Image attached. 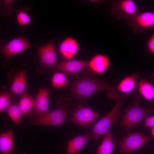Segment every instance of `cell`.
<instances>
[{
    "label": "cell",
    "mask_w": 154,
    "mask_h": 154,
    "mask_svg": "<svg viewBox=\"0 0 154 154\" xmlns=\"http://www.w3.org/2000/svg\"><path fill=\"white\" fill-rule=\"evenodd\" d=\"M143 120V123L145 127L150 128L154 127V116H148L146 117Z\"/></svg>",
    "instance_id": "484cf974"
},
{
    "label": "cell",
    "mask_w": 154,
    "mask_h": 154,
    "mask_svg": "<svg viewBox=\"0 0 154 154\" xmlns=\"http://www.w3.org/2000/svg\"><path fill=\"white\" fill-rule=\"evenodd\" d=\"M110 64V59L108 56L102 54H97L88 61V69L91 73L101 75L108 70Z\"/></svg>",
    "instance_id": "8fae6325"
},
{
    "label": "cell",
    "mask_w": 154,
    "mask_h": 154,
    "mask_svg": "<svg viewBox=\"0 0 154 154\" xmlns=\"http://www.w3.org/2000/svg\"><path fill=\"white\" fill-rule=\"evenodd\" d=\"M139 74L138 72L122 79L116 87L118 92L127 96L133 95L137 86Z\"/></svg>",
    "instance_id": "4fadbf2b"
},
{
    "label": "cell",
    "mask_w": 154,
    "mask_h": 154,
    "mask_svg": "<svg viewBox=\"0 0 154 154\" xmlns=\"http://www.w3.org/2000/svg\"><path fill=\"white\" fill-rule=\"evenodd\" d=\"M17 19L18 23L21 25L25 26L30 22L31 19L27 12L20 11L17 14Z\"/></svg>",
    "instance_id": "d4e9b609"
},
{
    "label": "cell",
    "mask_w": 154,
    "mask_h": 154,
    "mask_svg": "<svg viewBox=\"0 0 154 154\" xmlns=\"http://www.w3.org/2000/svg\"><path fill=\"white\" fill-rule=\"evenodd\" d=\"M20 96L19 104L25 115L29 113L34 107L35 99L25 92Z\"/></svg>",
    "instance_id": "44dd1931"
},
{
    "label": "cell",
    "mask_w": 154,
    "mask_h": 154,
    "mask_svg": "<svg viewBox=\"0 0 154 154\" xmlns=\"http://www.w3.org/2000/svg\"><path fill=\"white\" fill-rule=\"evenodd\" d=\"M120 7L122 11L125 13L132 15L137 11V7L134 1L132 0H124L121 2Z\"/></svg>",
    "instance_id": "cb8c5ba5"
},
{
    "label": "cell",
    "mask_w": 154,
    "mask_h": 154,
    "mask_svg": "<svg viewBox=\"0 0 154 154\" xmlns=\"http://www.w3.org/2000/svg\"><path fill=\"white\" fill-rule=\"evenodd\" d=\"M71 90L75 98L82 103L86 102L91 96L101 91H106L108 98L113 100H117L120 94L115 86L95 77L89 71L84 72L80 78L73 83Z\"/></svg>",
    "instance_id": "6da1fadb"
},
{
    "label": "cell",
    "mask_w": 154,
    "mask_h": 154,
    "mask_svg": "<svg viewBox=\"0 0 154 154\" xmlns=\"http://www.w3.org/2000/svg\"><path fill=\"white\" fill-rule=\"evenodd\" d=\"M127 96L120 94L116 104L111 110L91 127L93 140L97 141L102 136L110 132L112 124L119 116L121 108Z\"/></svg>",
    "instance_id": "277c9868"
},
{
    "label": "cell",
    "mask_w": 154,
    "mask_h": 154,
    "mask_svg": "<svg viewBox=\"0 0 154 154\" xmlns=\"http://www.w3.org/2000/svg\"><path fill=\"white\" fill-rule=\"evenodd\" d=\"M137 86L139 95L146 100L150 101L154 98V87L152 84L146 79L140 80Z\"/></svg>",
    "instance_id": "e0dca14e"
},
{
    "label": "cell",
    "mask_w": 154,
    "mask_h": 154,
    "mask_svg": "<svg viewBox=\"0 0 154 154\" xmlns=\"http://www.w3.org/2000/svg\"><path fill=\"white\" fill-rule=\"evenodd\" d=\"M114 147L113 135L110 132L105 135L96 154H112Z\"/></svg>",
    "instance_id": "ac0fdd59"
},
{
    "label": "cell",
    "mask_w": 154,
    "mask_h": 154,
    "mask_svg": "<svg viewBox=\"0 0 154 154\" xmlns=\"http://www.w3.org/2000/svg\"><path fill=\"white\" fill-rule=\"evenodd\" d=\"M150 133L151 135L153 137L154 136V127L151 128Z\"/></svg>",
    "instance_id": "83f0119b"
},
{
    "label": "cell",
    "mask_w": 154,
    "mask_h": 154,
    "mask_svg": "<svg viewBox=\"0 0 154 154\" xmlns=\"http://www.w3.org/2000/svg\"><path fill=\"white\" fill-rule=\"evenodd\" d=\"M26 85V72L22 70L15 76L9 92L13 96H20L25 92Z\"/></svg>",
    "instance_id": "9a60e30c"
},
{
    "label": "cell",
    "mask_w": 154,
    "mask_h": 154,
    "mask_svg": "<svg viewBox=\"0 0 154 154\" xmlns=\"http://www.w3.org/2000/svg\"><path fill=\"white\" fill-rule=\"evenodd\" d=\"M6 111L14 123L17 125L20 124L24 115L19 104L15 103L11 104Z\"/></svg>",
    "instance_id": "ffe728a7"
},
{
    "label": "cell",
    "mask_w": 154,
    "mask_h": 154,
    "mask_svg": "<svg viewBox=\"0 0 154 154\" xmlns=\"http://www.w3.org/2000/svg\"><path fill=\"white\" fill-rule=\"evenodd\" d=\"M50 90L47 88H42L38 92L34 106L28 114L34 120L49 112Z\"/></svg>",
    "instance_id": "52a82bcc"
},
{
    "label": "cell",
    "mask_w": 154,
    "mask_h": 154,
    "mask_svg": "<svg viewBox=\"0 0 154 154\" xmlns=\"http://www.w3.org/2000/svg\"><path fill=\"white\" fill-rule=\"evenodd\" d=\"M72 103L70 98L61 97L57 102L58 109L49 112L44 115L33 120L31 123L35 125L61 126L67 120L69 109Z\"/></svg>",
    "instance_id": "3957f363"
},
{
    "label": "cell",
    "mask_w": 154,
    "mask_h": 154,
    "mask_svg": "<svg viewBox=\"0 0 154 154\" xmlns=\"http://www.w3.org/2000/svg\"><path fill=\"white\" fill-rule=\"evenodd\" d=\"M88 61L76 59L65 60L58 62L54 69L64 73L77 75L88 68Z\"/></svg>",
    "instance_id": "30bf717a"
},
{
    "label": "cell",
    "mask_w": 154,
    "mask_h": 154,
    "mask_svg": "<svg viewBox=\"0 0 154 154\" xmlns=\"http://www.w3.org/2000/svg\"><path fill=\"white\" fill-rule=\"evenodd\" d=\"M100 117L99 114L91 108L79 105L72 114L70 121L82 128H91L92 124Z\"/></svg>",
    "instance_id": "5b68a950"
},
{
    "label": "cell",
    "mask_w": 154,
    "mask_h": 154,
    "mask_svg": "<svg viewBox=\"0 0 154 154\" xmlns=\"http://www.w3.org/2000/svg\"><path fill=\"white\" fill-rule=\"evenodd\" d=\"M38 54L40 62L43 66L48 69H54L58 62L56 48L52 41L40 46Z\"/></svg>",
    "instance_id": "9c48e42d"
},
{
    "label": "cell",
    "mask_w": 154,
    "mask_h": 154,
    "mask_svg": "<svg viewBox=\"0 0 154 154\" xmlns=\"http://www.w3.org/2000/svg\"><path fill=\"white\" fill-rule=\"evenodd\" d=\"M93 140L91 132L87 131L82 135L69 140L67 145V154H78L82 149Z\"/></svg>",
    "instance_id": "7c38bea8"
},
{
    "label": "cell",
    "mask_w": 154,
    "mask_h": 154,
    "mask_svg": "<svg viewBox=\"0 0 154 154\" xmlns=\"http://www.w3.org/2000/svg\"><path fill=\"white\" fill-rule=\"evenodd\" d=\"M14 147L12 129L0 135V152L1 154H12Z\"/></svg>",
    "instance_id": "2e32d148"
},
{
    "label": "cell",
    "mask_w": 154,
    "mask_h": 154,
    "mask_svg": "<svg viewBox=\"0 0 154 154\" xmlns=\"http://www.w3.org/2000/svg\"><path fill=\"white\" fill-rule=\"evenodd\" d=\"M13 97L9 92L6 90L0 92V113L6 110L11 104Z\"/></svg>",
    "instance_id": "603a6c76"
},
{
    "label": "cell",
    "mask_w": 154,
    "mask_h": 154,
    "mask_svg": "<svg viewBox=\"0 0 154 154\" xmlns=\"http://www.w3.org/2000/svg\"><path fill=\"white\" fill-rule=\"evenodd\" d=\"M52 87L56 88L66 87L68 84L67 76L63 72H54L52 77Z\"/></svg>",
    "instance_id": "7402d4cb"
},
{
    "label": "cell",
    "mask_w": 154,
    "mask_h": 154,
    "mask_svg": "<svg viewBox=\"0 0 154 154\" xmlns=\"http://www.w3.org/2000/svg\"><path fill=\"white\" fill-rule=\"evenodd\" d=\"M31 46L30 43L24 37L15 38L0 47V53L8 60L14 56L20 53Z\"/></svg>",
    "instance_id": "ba28073f"
},
{
    "label": "cell",
    "mask_w": 154,
    "mask_h": 154,
    "mask_svg": "<svg viewBox=\"0 0 154 154\" xmlns=\"http://www.w3.org/2000/svg\"></svg>",
    "instance_id": "f1b7e54d"
},
{
    "label": "cell",
    "mask_w": 154,
    "mask_h": 154,
    "mask_svg": "<svg viewBox=\"0 0 154 154\" xmlns=\"http://www.w3.org/2000/svg\"><path fill=\"white\" fill-rule=\"evenodd\" d=\"M151 139L139 132H131L121 139L119 147L123 153L129 154L142 147Z\"/></svg>",
    "instance_id": "8992f818"
},
{
    "label": "cell",
    "mask_w": 154,
    "mask_h": 154,
    "mask_svg": "<svg viewBox=\"0 0 154 154\" xmlns=\"http://www.w3.org/2000/svg\"><path fill=\"white\" fill-rule=\"evenodd\" d=\"M79 45L76 40L72 37H67L60 43L59 50L66 60L71 59L78 52Z\"/></svg>",
    "instance_id": "5bb4252c"
},
{
    "label": "cell",
    "mask_w": 154,
    "mask_h": 154,
    "mask_svg": "<svg viewBox=\"0 0 154 154\" xmlns=\"http://www.w3.org/2000/svg\"><path fill=\"white\" fill-rule=\"evenodd\" d=\"M135 20L137 24L142 28L152 27L154 25V13L151 11L143 12L137 16Z\"/></svg>",
    "instance_id": "d6986e66"
},
{
    "label": "cell",
    "mask_w": 154,
    "mask_h": 154,
    "mask_svg": "<svg viewBox=\"0 0 154 154\" xmlns=\"http://www.w3.org/2000/svg\"><path fill=\"white\" fill-rule=\"evenodd\" d=\"M141 97L139 94H136L131 104L125 109L123 114L119 117V124L128 134L131 133L136 125L153 112V103H150L146 108L141 106Z\"/></svg>",
    "instance_id": "7a4b0ae2"
},
{
    "label": "cell",
    "mask_w": 154,
    "mask_h": 154,
    "mask_svg": "<svg viewBox=\"0 0 154 154\" xmlns=\"http://www.w3.org/2000/svg\"><path fill=\"white\" fill-rule=\"evenodd\" d=\"M147 47L149 51L152 54H154V35H152L149 39L147 43Z\"/></svg>",
    "instance_id": "4316f807"
}]
</instances>
